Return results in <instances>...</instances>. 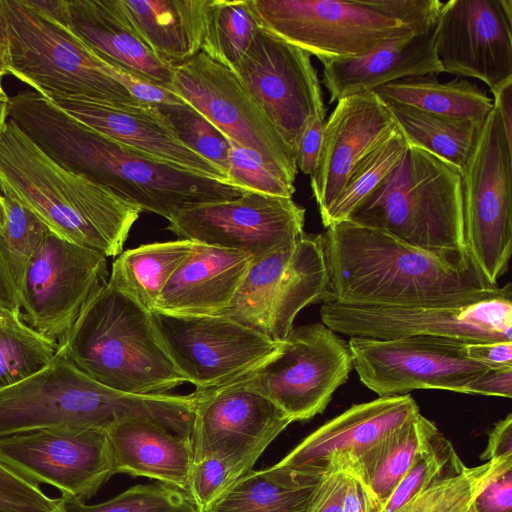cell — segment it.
Instances as JSON below:
<instances>
[{
	"instance_id": "obj_1",
	"label": "cell",
	"mask_w": 512,
	"mask_h": 512,
	"mask_svg": "<svg viewBox=\"0 0 512 512\" xmlns=\"http://www.w3.org/2000/svg\"><path fill=\"white\" fill-rule=\"evenodd\" d=\"M323 302L371 307H450L500 294L465 250H428L348 220L320 234Z\"/></svg>"
},
{
	"instance_id": "obj_2",
	"label": "cell",
	"mask_w": 512,
	"mask_h": 512,
	"mask_svg": "<svg viewBox=\"0 0 512 512\" xmlns=\"http://www.w3.org/2000/svg\"><path fill=\"white\" fill-rule=\"evenodd\" d=\"M8 117L65 169L110 190L142 212L167 220L179 211L248 192L229 181L180 168L119 143L34 90L10 97Z\"/></svg>"
},
{
	"instance_id": "obj_3",
	"label": "cell",
	"mask_w": 512,
	"mask_h": 512,
	"mask_svg": "<svg viewBox=\"0 0 512 512\" xmlns=\"http://www.w3.org/2000/svg\"><path fill=\"white\" fill-rule=\"evenodd\" d=\"M0 183L57 236L117 256L142 212L50 158L7 119L0 132Z\"/></svg>"
},
{
	"instance_id": "obj_4",
	"label": "cell",
	"mask_w": 512,
	"mask_h": 512,
	"mask_svg": "<svg viewBox=\"0 0 512 512\" xmlns=\"http://www.w3.org/2000/svg\"><path fill=\"white\" fill-rule=\"evenodd\" d=\"M193 399L192 394L133 395L110 389L80 372L58 346L44 368L0 390V438L56 425L107 430L137 417L185 435L191 428Z\"/></svg>"
},
{
	"instance_id": "obj_5",
	"label": "cell",
	"mask_w": 512,
	"mask_h": 512,
	"mask_svg": "<svg viewBox=\"0 0 512 512\" xmlns=\"http://www.w3.org/2000/svg\"><path fill=\"white\" fill-rule=\"evenodd\" d=\"M58 346L80 372L119 392L164 395L187 382L165 349L151 312L108 281Z\"/></svg>"
},
{
	"instance_id": "obj_6",
	"label": "cell",
	"mask_w": 512,
	"mask_h": 512,
	"mask_svg": "<svg viewBox=\"0 0 512 512\" xmlns=\"http://www.w3.org/2000/svg\"><path fill=\"white\" fill-rule=\"evenodd\" d=\"M428 250H466L461 173L409 145L382 184L347 218Z\"/></svg>"
},
{
	"instance_id": "obj_7",
	"label": "cell",
	"mask_w": 512,
	"mask_h": 512,
	"mask_svg": "<svg viewBox=\"0 0 512 512\" xmlns=\"http://www.w3.org/2000/svg\"><path fill=\"white\" fill-rule=\"evenodd\" d=\"M0 7L8 74L46 98L60 95L140 104L112 77L110 65L67 27L41 14L26 0H0Z\"/></svg>"
},
{
	"instance_id": "obj_8",
	"label": "cell",
	"mask_w": 512,
	"mask_h": 512,
	"mask_svg": "<svg viewBox=\"0 0 512 512\" xmlns=\"http://www.w3.org/2000/svg\"><path fill=\"white\" fill-rule=\"evenodd\" d=\"M466 250L492 284L512 254V143L493 107L461 173Z\"/></svg>"
},
{
	"instance_id": "obj_9",
	"label": "cell",
	"mask_w": 512,
	"mask_h": 512,
	"mask_svg": "<svg viewBox=\"0 0 512 512\" xmlns=\"http://www.w3.org/2000/svg\"><path fill=\"white\" fill-rule=\"evenodd\" d=\"M327 282L321 235L303 232L292 243L253 260L230 305L218 315L282 342L304 307L325 300Z\"/></svg>"
},
{
	"instance_id": "obj_10",
	"label": "cell",
	"mask_w": 512,
	"mask_h": 512,
	"mask_svg": "<svg viewBox=\"0 0 512 512\" xmlns=\"http://www.w3.org/2000/svg\"><path fill=\"white\" fill-rule=\"evenodd\" d=\"M261 25L323 64L413 36L368 0H252Z\"/></svg>"
},
{
	"instance_id": "obj_11",
	"label": "cell",
	"mask_w": 512,
	"mask_h": 512,
	"mask_svg": "<svg viewBox=\"0 0 512 512\" xmlns=\"http://www.w3.org/2000/svg\"><path fill=\"white\" fill-rule=\"evenodd\" d=\"M353 369L348 342L322 322L293 327L279 351L239 379L294 421L324 412Z\"/></svg>"
},
{
	"instance_id": "obj_12",
	"label": "cell",
	"mask_w": 512,
	"mask_h": 512,
	"mask_svg": "<svg viewBox=\"0 0 512 512\" xmlns=\"http://www.w3.org/2000/svg\"><path fill=\"white\" fill-rule=\"evenodd\" d=\"M512 289L493 297L450 307H371L323 302L321 322L350 337L394 339L412 336L465 343L512 341Z\"/></svg>"
},
{
	"instance_id": "obj_13",
	"label": "cell",
	"mask_w": 512,
	"mask_h": 512,
	"mask_svg": "<svg viewBox=\"0 0 512 512\" xmlns=\"http://www.w3.org/2000/svg\"><path fill=\"white\" fill-rule=\"evenodd\" d=\"M151 317L175 367L196 390L245 377L273 357L283 342L223 315L154 310Z\"/></svg>"
},
{
	"instance_id": "obj_14",
	"label": "cell",
	"mask_w": 512,
	"mask_h": 512,
	"mask_svg": "<svg viewBox=\"0 0 512 512\" xmlns=\"http://www.w3.org/2000/svg\"><path fill=\"white\" fill-rule=\"evenodd\" d=\"M171 90L229 140L255 151L295 182L292 148L235 71L199 52L174 68Z\"/></svg>"
},
{
	"instance_id": "obj_15",
	"label": "cell",
	"mask_w": 512,
	"mask_h": 512,
	"mask_svg": "<svg viewBox=\"0 0 512 512\" xmlns=\"http://www.w3.org/2000/svg\"><path fill=\"white\" fill-rule=\"evenodd\" d=\"M106 256L48 232L18 290L23 321L59 345L83 307L108 281Z\"/></svg>"
},
{
	"instance_id": "obj_16",
	"label": "cell",
	"mask_w": 512,
	"mask_h": 512,
	"mask_svg": "<svg viewBox=\"0 0 512 512\" xmlns=\"http://www.w3.org/2000/svg\"><path fill=\"white\" fill-rule=\"evenodd\" d=\"M348 344L360 381L379 397L427 389L465 393L488 369L467 356L468 343L454 339L350 337Z\"/></svg>"
},
{
	"instance_id": "obj_17",
	"label": "cell",
	"mask_w": 512,
	"mask_h": 512,
	"mask_svg": "<svg viewBox=\"0 0 512 512\" xmlns=\"http://www.w3.org/2000/svg\"><path fill=\"white\" fill-rule=\"evenodd\" d=\"M0 463L38 486L51 485L63 497L84 502L115 474L106 430L85 425L1 437Z\"/></svg>"
},
{
	"instance_id": "obj_18",
	"label": "cell",
	"mask_w": 512,
	"mask_h": 512,
	"mask_svg": "<svg viewBox=\"0 0 512 512\" xmlns=\"http://www.w3.org/2000/svg\"><path fill=\"white\" fill-rule=\"evenodd\" d=\"M305 209L292 198L248 191L226 201L185 209L169 220L180 239L264 257L304 231Z\"/></svg>"
},
{
	"instance_id": "obj_19",
	"label": "cell",
	"mask_w": 512,
	"mask_h": 512,
	"mask_svg": "<svg viewBox=\"0 0 512 512\" xmlns=\"http://www.w3.org/2000/svg\"><path fill=\"white\" fill-rule=\"evenodd\" d=\"M234 71L292 148L306 124L326 108L311 55L262 25Z\"/></svg>"
},
{
	"instance_id": "obj_20",
	"label": "cell",
	"mask_w": 512,
	"mask_h": 512,
	"mask_svg": "<svg viewBox=\"0 0 512 512\" xmlns=\"http://www.w3.org/2000/svg\"><path fill=\"white\" fill-rule=\"evenodd\" d=\"M194 395L190 435L194 459L218 455L250 471L292 423L281 408L241 380L196 390Z\"/></svg>"
},
{
	"instance_id": "obj_21",
	"label": "cell",
	"mask_w": 512,
	"mask_h": 512,
	"mask_svg": "<svg viewBox=\"0 0 512 512\" xmlns=\"http://www.w3.org/2000/svg\"><path fill=\"white\" fill-rule=\"evenodd\" d=\"M443 72L484 82L493 91L512 80V0H449L433 29Z\"/></svg>"
},
{
	"instance_id": "obj_22",
	"label": "cell",
	"mask_w": 512,
	"mask_h": 512,
	"mask_svg": "<svg viewBox=\"0 0 512 512\" xmlns=\"http://www.w3.org/2000/svg\"><path fill=\"white\" fill-rule=\"evenodd\" d=\"M419 413L409 394L352 405L305 437L278 464L311 475L355 476L377 446Z\"/></svg>"
},
{
	"instance_id": "obj_23",
	"label": "cell",
	"mask_w": 512,
	"mask_h": 512,
	"mask_svg": "<svg viewBox=\"0 0 512 512\" xmlns=\"http://www.w3.org/2000/svg\"><path fill=\"white\" fill-rule=\"evenodd\" d=\"M398 129L387 105L374 93L346 97L325 121L311 189L321 219L333 205L353 168Z\"/></svg>"
},
{
	"instance_id": "obj_24",
	"label": "cell",
	"mask_w": 512,
	"mask_h": 512,
	"mask_svg": "<svg viewBox=\"0 0 512 512\" xmlns=\"http://www.w3.org/2000/svg\"><path fill=\"white\" fill-rule=\"evenodd\" d=\"M47 99L78 121L119 143L180 168L228 181L220 169L178 138L170 122L156 107L60 95Z\"/></svg>"
},
{
	"instance_id": "obj_25",
	"label": "cell",
	"mask_w": 512,
	"mask_h": 512,
	"mask_svg": "<svg viewBox=\"0 0 512 512\" xmlns=\"http://www.w3.org/2000/svg\"><path fill=\"white\" fill-rule=\"evenodd\" d=\"M254 258L194 242L192 253L172 275L153 311L218 315L231 303Z\"/></svg>"
},
{
	"instance_id": "obj_26",
	"label": "cell",
	"mask_w": 512,
	"mask_h": 512,
	"mask_svg": "<svg viewBox=\"0 0 512 512\" xmlns=\"http://www.w3.org/2000/svg\"><path fill=\"white\" fill-rule=\"evenodd\" d=\"M67 13L68 29L99 58L171 90L174 67L145 43L119 0H67Z\"/></svg>"
},
{
	"instance_id": "obj_27",
	"label": "cell",
	"mask_w": 512,
	"mask_h": 512,
	"mask_svg": "<svg viewBox=\"0 0 512 512\" xmlns=\"http://www.w3.org/2000/svg\"><path fill=\"white\" fill-rule=\"evenodd\" d=\"M106 432L115 474L156 480L182 492L190 500L194 460L190 437L144 417L122 420Z\"/></svg>"
},
{
	"instance_id": "obj_28",
	"label": "cell",
	"mask_w": 512,
	"mask_h": 512,
	"mask_svg": "<svg viewBox=\"0 0 512 512\" xmlns=\"http://www.w3.org/2000/svg\"><path fill=\"white\" fill-rule=\"evenodd\" d=\"M433 29L324 63L322 82L329 91V103L373 92L393 81L442 73L433 48Z\"/></svg>"
},
{
	"instance_id": "obj_29",
	"label": "cell",
	"mask_w": 512,
	"mask_h": 512,
	"mask_svg": "<svg viewBox=\"0 0 512 512\" xmlns=\"http://www.w3.org/2000/svg\"><path fill=\"white\" fill-rule=\"evenodd\" d=\"M208 0H119L150 49L177 67L201 50Z\"/></svg>"
},
{
	"instance_id": "obj_30",
	"label": "cell",
	"mask_w": 512,
	"mask_h": 512,
	"mask_svg": "<svg viewBox=\"0 0 512 512\" xmlns=\"http://www.w3.org/2000/svg\"><path fill=\"white\" fill-rule=\"evenodd\" d=\"M324 476L278 463L250 470L205 512H308Z\"/></svg>"
},
{
	"instance_id": "obj_31",
	"label": "cell",
	"mask_w": 512,
	"mask_h": 512,
	"mask_svg": "<svg viewBox=\"0 0 512 512\" xmlns=\"http://www.w3.org/2000/svg\"><path fill=\"white\" fill-rule=\"evenodd\" d=\"M384 103L410 106L428 113L483 124L493 101L475 83L455 79L439 82L433 76L405 78L373 91Z\"/></svg>"
},
{
	"instance_id": "obj_32",
	"label": "cell",
	"mask_w": 512,
	"mask_h": 512,
	"mask_svg": "<svg viewBox=\"0 0 512 512\" xmlns=\"http://www.w3.org/2000/svg\"><path fill=\"white\" fill-rule=\"evenodd\" d=\"M193 247V241L178 239L122 251L112 264L108 282L151 312Z\"/></svg>"
},
{
	"instance_id": "obj_33",
	"label": "cell",
	"mask_w": 512,
	"mask_h": 512,
	"mask_svg": "<svg viewBox=\"0 0 512 512\" xmlns=\"http://www.w3.org/2000/svg\"><path fill=\"white\" fill-rule=\"evenodd\" d=\"M439 432L432 421L419 413L363 460L354 477L366 487L372 503L371 511L387 500L418 455Z\"/></svg>"
},
{
	"instance_id": "obj_34",
	"label": "cell",
	"mask_w": 512,
	"mask_h": 512,
	"mask_svg": "<svg viewBox=\"0 0 512 512\" xmlns=\"http://www.w3.org/2000/svg\"><path fill=\"white\" fill-rule=\"evenodd\" d=\"M409 145L432 153L460 173L471 155L482 124L385 103Z\"/></svg>"
},
{
	"instance_id": "obj_35",
	"label": "cell",
	"mask_w": 512,
	"mask_h": 512,
	"mask_svg": "<svg viewBox=\"0 0 512 512\" xmlns=\"http://www.w3.org/2000/svg\"><path fill=\"white\" fill-rule=\"evenodd\" d=\"M260 26L252 0H208L200 52L234 71Z\"/></svg>"
},
{
	"instance_id": "obj_36",
	"label": "cell",
	"mask_w": 512,
	"mask_h": 512,
	"mask_svg": "<svg viewBox=\"0 0 512 512\" xmlns=\"http://www.w3.org/2000/svg\"><path fill=\"white\" fill-rule=\"evenodd\" d=\"M408 147L398 128L368 153L353 168L341 193L322 219L324 227L347 220L400 163Z\"/></svg>"
},
{
	"instance_id": "obj_37",
	"label": "cell",
	"mask_w": 512,
	"mask_h": 512,
	"mask_svg": "<svg viewBox=\"0 0 512 512\" xmlns=\"http://www.w3.org/2000/svg\"><path fill=\"white\" fill-rule=\"evenodd\" d=\"M57 350L58 345L30 328L21 314L1 311L0 390L44 368Z\"/></svg>"
},
{
	"instance_id": "obj_38",
	"label": "cell",
	"mask_w": 512,
	"mask_h": 512,
	"mask_svg": "<svg viewBox=\"0 0 512 512\" xmlns=\"http://www.w3.org/2000/svg\"><path fill=\"white\" fill-rule=\"evenodd\" d=\"M494 460L467 467L459 459L452 468L396 512H468L470 504L490 475Z\"/></svg>"
},
{
	"instance_id": "obj_39",
	"label": "cell",
	"mask_w": 512,
	"mask_h": 512,
	"mask_svg": "<svg viewBox=\"0 0 512 512\" xmlns=\"http://www.w3.org/2000/svg\"><path fill=\"white\" fill-rule=\"evenodd\" d=\"M52 512H199L180 491L160 482L139 484L99 503L60 497Z\"/></svg>"
},
{
	"instance_id": "obj_40",
	"label": "cell",
	"mask_w": 512,
	"mask_h": 512,
	"mask_svg": "<svg viewBox=\"0 0 512 512\" xmlns=\"http://www.w3.org/2000/svg\"><path fill=\"white\" fill-rule=\"evenodd\" d=\"M0 189L7 209L6 228L0 234V251L18 292L30 258L50 230L4 184L0 183Z\"/></svg>"
},
{
	"instance_id": "obj_41",
	"label": "cell",
	"mask_w": 512,
	"mask_h": 512,
	"mask_svg": "<svg viewBox=\"0 0 512 512\" xmlns=\"http://www.w3.org/2000/svg\"><path fill=\"white\" fill-rule=\"evenodd\" d=\"M156 108L187 147L214 164L227 178L230 140L217 127L186 102Z\"/></svg>"
},
{
	"instance_id": "obj_42",
	"label": "cell",
	"mask_w": 512,
	"mask_h": 512,
	"mask_svg": "<svg viewBox=\"0 0 512 512\" xmlns=\"http://www.w3.org/2000/svg\"><path fill=\"white\" fill-rule=\"evenodd\" d=\"M459 459L452 443L439 432L430 445L418 455L387 500L371 512H396L446 474Z\"/></svg>"
},
{
	"instance_id": "obj_43",
	"label": "cell",
	"mask_w": 512,
	"mask_h": 512,
	"mask_svg": "<svg viewBox=\"0 0 512 512\" xmlns=\"http://www.w3.org/2000/svg\"><path fill=\"white\" fill-rule=\"evenodd\" d=\"M228 180L248 191L292 198L295 187L255 151L230 140Z\"/></svg>"
},
{
	"instance_id": "obj_44",
	"label": "cell",
	"mask_w": 512,
	"mask_h": 512,
	"mask_svg": "<svg viewBox=\"0 0 512 512\" xmlns=\"http://www.w3.org/2000/svg\"><path fill=\"white\" fill-rule=\"evenodd\" d=\"M247 471L241 465L218 455L193 460L190 476V500L199 512H205Z\"/></svg>"
},
{
	"instance_id": "obj_45",
	"label": "cell",
	"mask_w": 512,
	"mask_h": 512,
	"mask_svg": "<svg viewBox=\"0 0 512 512\" xmlns=\"http://www.w3.org/2000/svg\"><path fill=\"white\" fill-rule=\"evenodd\" d=\"M59 500L0 463V512H52Z\"/></svg>"
},
{
	"instance_id": "obj_46",
	"label": "cell",
	"mask_w": 512,
	"mask_h": 512,
	"mask_svg": "<svg viewBox=\"0 0 512 512\" xmlns=\"http://www.w3.org/2000/svg\"><path fill=\"white\" fill-rule=\"evenodd\" d=\"M381 14L407 26L414 35L431 31L443 2L439 0H368Z\"/></svg>"
},
{
	"instance_id": "obj_47",
	"label": "cell",
	"mask_w": 512,
	"mask_h": 512,
	"mask_svg": "<svg viewBox=\"0 0 512 512\" xmlns=\"http://www.w3.org/2000/svg\"><path fill=\"white\" fill-rule=\"evenodd\" d=\"M493 460V469L468 512H512V456Z\"/></svg>"
},
{
	"instance_id": "obj_48",
	"label": "cell",
	"mask_w": 512,
	"mask_h": 512,
	"mask_svg": "<svg viewBox=\"0 0 512 512\" xmlns=\"http://www.w3.org/2000/svg\"><path fill=\"white\" fill-rule=\"evenodd\" d=\"M108 64L110 65L112 77L125 87L140 104L157 107L185 103L169 88L118 65Z\"/></svg>"
},
{
	"instance_id": "obj_49",
	"label": "cell",
	"mask_w": 512,
	"mask_h": 512,
	"mask_svg": "<svg viewBox=\"0 0 512 512\" xmlns=\"http://www.w3.org/2000/svg\"><path fill=\"white\" fill-rule=\"evenodd\" d=\"M325 118L311 119L301 132L294 147L297 169L311 175L316 167L322 144Z\"/></svg>"
},
{
	"instance_id": "obj_50",
	"label": "cell",
	"mask_w": 512,
	"mask_h": 512,
	"mask_svg": "<svg viewBox=\"0 0 512 512\" xmlns=\"http://www.w3.org/2000/svg\"><path fill=\"white\" fill-rule=\"evenodd\" d=\"M465 394L511 398L512 366L488 368L468 384Z\"/></svg>"
},
{
	"instance_id": "obj_51",
	"label": "cell",
	"mask_w": 512,
	"mask_h": 512,
	"mask_svg": "<svg viewBox=\"0 0 512 512\" xmlns=\"http://www.w3.org/2000/svg\"><path fill=\"white\" fill-rule=\"evenodd\" d=\"M346 480L345 473L325 475L308 512H343Z\"/></svg>"
},
{
	"instance_id": "obj_52",
	"label": "cell",
	"mask_w": 512,
	"mask_h": 512,
	"mask_svg": "<svg viewBox=\"0 0 512 512\" xmlns=\"http://www.w3.org/2000/svg\"><path fill=\"white\" fill-rule=\"evenodd\" d=\"M467 356L488 368L512 366V341L466 344Z\"/></svg>"
},
{
	"instance_id": "obj_53",
	"label": "cell",
	"mask_w": 512,
	"mask_h": 512,
	"mask_svg": "<svg viewBox=\"0 0 512 512\" xmlns=\"http://www.w3.org/2000/svg\"><path fill=\"white\" fill-rule=\"evenodd\" d=\"M512 456V414L494 424L488 436L486 449L480 459L490 461L500 457Z\"/></svg>"
},
{
	"instance_id": "obj_54",
	"label": "cell",
	"mask_w": 512,
	"mask_h": 512,
	"mask_svg": "<svg viewBox=\"0 0 512 512\" xmlns=\"http://www.w3.org/2000/svg\"><path fill=\"white\" fill-rule=\"evenodd\" d=\"M346 475L343 512H371L372 503L366 487L358 478Z\"/></svg>"
},
{
	"instance_id": "obj_55",
	"label": "cell",
	"mask_w": 512,
	"mask_h": 512,
	"mask_svg": "<svg viewBox=\"0 0 512 512\" xmlns=\"http://www.w3.org/2000/svg\"><path fill=\"white\" fill-rule=\"evenodd\" d=\"M0 311L20 314L16 284L0 251Z\"/></svg>"
},
{
	"instance_id": "obj_56",
	"label": "cell",
	"mask_w": 512,
	"mask_h": 512,
	"mask_svg": "<svg viewBox=\"0 0 512 512\" xmlns=\"http://www.w3.org/2000/svg\"><path fill=\"white\" fill-rule=\"evenodd\" d=\"M491 93L494 96L493 107L502 120L508 141L512 143V80Z\"/></svg>"
},
{
	"instance_id": "obj_57",
	"label": "cell",
	"mask_w": 512,
	"mask_h": 512,
	"mask_svg": "<svg viewBox=\"0 0 512 512\" xmlns=\"http://www.w3.org/2000/svg\"><path fill=\"white\" fill-rule=\"evenodd\" d=\"M26 2L41 14L67 27V0H26Z\"/></svg>"
},
{
	"instance_id": "obj_58",
	"label": "cell",
	"mask_w": 512,
	"mask_h": 512,
	"mask_svg": "<svg viewBox=\"0 0 512 512\" xmlns=\"http://www.w3.org/2000/svg\"><path fill=\"white\" fill-rule=\"evenodd\" d=\"M5 74L0 73V132L8 118V105L10 97L3 89V77Z\"/></svg>"
},
{
	"instance_id": "obj_59",
	"label": "cell",
	"mask_w": 512,
	"mask_h": 512,
	"mask_svg": "<svg viewBox=\"0 0 512 512\" xmlns=\"http://www.w3.org/2000/svg\"><path fill=\"white\" fill-rule=\"evenodd\" d=\"M0 73L8 74L7 45L0 44Z\"/></svg>"
},
{
	"instance_id": "obj_60",
	"label": "cell",
	"mask_w": 512,
	"mask_h": 512,
	"mask_svg": "<svg viewBox=\"0 0 512 512\" xmlns=\"http://www.w3.org/2000/svg\"><path fill=\"white\" fill-rule=\"evenodd\" d=\"M7 224V209L5 204V199L3 195H0V234L3 233V231L6 228Z\"/></svg>"
},
{
	"instance_id": "obj_61",
	"label": "cell",
	"mask_w": 512,
	"mask_h": 512,
	"mask_svg": "<svg viewBox=\"0 0 512 512\" xmlns=\"http://www.w3.org/2000/svg\"><path fill=\"white\" fill-rule=\"evenodd\" d=\"M0 44L6 45V34H5V26L3 15L0 7Z\"/></svg>"
},
{
	"instance_id": "obj_62",
	"label": "cell",
	"mask_w": 512,
	"mask_h": 512,
	"mask_svg": "<svg viewBox=\"0 0 512 512\" xmlns=\"http://www.w3.org/2000/svg\"><path fill=\"white\" fill-rule=\"evenodd\" d=\"M0 317H1V311H0Z\"/></svg>"
}]
</instances>
